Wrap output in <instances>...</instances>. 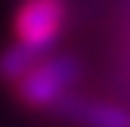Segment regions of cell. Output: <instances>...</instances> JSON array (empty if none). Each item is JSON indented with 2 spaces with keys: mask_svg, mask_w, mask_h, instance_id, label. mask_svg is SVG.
<instances>
[{
  "mask_svg": "<svg viewBox=\"0 0 130 127\" xmlns=\"http://www.w3.org/2000/svg\"><path fill=\"white\" fill-rule=\"evenodd\" d=\"M50 115L68 127H130L127 105L115 99L90 96V93H77V90H71Z\"/></svg>",
  "mask_w": 130,
  "mask_h": 127,
  "instance_id": "3",
  "label": "cell"
},
{
  "mask_svg": "<svg viewBox=\"0 0 130 127\" xmlns=\"http://www.w3.org/2000/svg\"><path fill=\"white\" fill-rule=\"evenodd\" d=\"M80 74H84V65L77 56L53 50L40 56L9 90L28 112H53L71 90H77Z\"/></svg>",
  "mask_w": 130,
  "mask_h": 127,
  "instance_id": "1",
  "label": "cell"
},
{
  "mask_svg": "<svg viewBox=\"0 0 130 127\" xmlns=\"http://www.w3.org/2000/svg\"><path fill=\"white\" fill-rule=\"evenodd\" d=\"M37 59H40V53L28 50V46L19 43V40H9L6 46H0V84L12 87Z\"/></svg>",
  "mask_w": 130,
  "mask_h": 127,
  "instance_id": "4",
  "label": "cell"
},
{
  "mask_svg": "<svg viewBox=\"0 0 130 127\" xmlns=\"http://www.w3.org/2000/svg\"><path fill=\"white\" fill-rule=\"evenodd\" d=\"M71 22V0H15L9 12L12 40L40 56L53 53Z\"/></svg>",
  "mask_w": 130,
  "mask_h": 127,
  "instance_id": "2",
  "label": "cell"
}]
</instances>
